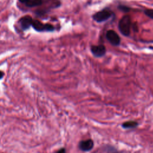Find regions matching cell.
<instances>
[{"instance_id":"8fae6325","label":"cell","mask_w":153,"mask_h":153,"mask_svg":"<svg viewBox=\"0 0 153 153\" xmlns=\"http://www.w3.org/2000/svg\"><path fill=\"white\" fill-rule=\"evenodd\" d=\"M118 8L124 12H128L130 10V8L129 7H128L127 6H126V5H119Z\"/></svg>"},{"instance_id":"7a4b0ae2","label":"cell","mask_w":153,"mask_h":153,"mask_svg":"<svg viewBox=\"0 0 153 153\" xmlns=\"http://www.w3.org/2000/svg\"><path fill=\"white\" fill-rule=\"evenodd\" d=\"M114 16V13L109 8H104L94 13L92 16L93 19L97 23L107 21Z\"/></svg>"},{"instance_id":"277c9868","label":"cell","mask_w":153,"mask_h":153,"mask_svg":"<svg viewBox=\"0 0 153 153\" xmlns=\"http://www.w3.org/2000/svg\"><path fill=\"white\" fill-rule=\"evenodd\" d=\"M106 38L114 46H118L121 42V38L119 35L114 30L110 29L106 32Z\"/></svg>"},{"instance_id":"3957f363","label":"cell","mask_w":153,"mask_h":153,"mask_svg":"<svg viewBox=\"0 0 153 153\" xmlns=\"http://www.w3.org/2000/svg\"><path fill=\"white\" fill-rule=\"evenodd\" d=\"M32 26L37 31L43 32L48 31L51 32L54 30V27L48 23H42L40 21L36 20H33L32 23Z\"/></svg>"},{"instance_id":"4fadbf2b","label":"cell","mask_w":153,"mask_h":153,"mask_svg":"<svg viewBox=\"0 0 153 153\" xmlns=\"http://www.w3.org/2000/svg\"><path fill=\"white\" fill-rule=\"evenodd\" d=\"M56 153H66V149L65 148H62L60 149L59 150H58L56 152Z\"/></svg>"},{"instance_id":"5bb4252c","label":"cell","mask_w":153,"mask_h":153,"mask_svg":"<svg viewBox=\"0 0 153 153\" xmlns=\"http://www.w3.org/2000/svg\"><path fill=\"white\" fill-rule=\"evenodd\" d=\"M4 72H2V71H0V79H1L2 77H3V76H4Z\"/></svg>"},{"instance_id":"8992f818","label":"cell","mask_w":153,"mask_h":153,"mask_svg":"<svg viewBox=\"0 0 153 153\" xmlns=\"http://www.w3.org/2000/svg\"><path fill=\"white\" fill-rule=\"evenodd\" d=\"M94 142L91 139H87L81 140L78 143L79 149L82 151H89L93 148Z\"/></svg>"},{"instance_id":"9c48e42d","label":"cell","mask_w":153,"mask_h":153,"mask_svg":"<svg viewBox=\"0 0 153 153\" xmlns=\"http://www.w3.org/2000/svg\"><path fill=\"white\" fill-rule=\"evenodd\" d=\"M138 126V123L135 121H126L122 124L121 126L123 128L125 129H129V128H134L137 127Z\"/></svg>"},{"instance_id":"6da1fadb","label":"cell","mask_w":153,"mask_h":153,"mask_svg":"<svg viewBox=\"0 0 153 153\" xmlns=\"http://www.w3.org/2000/svg\"><path fill=\"white\" fill-rule=\"evenodd\" d=\"M118 29L124 36H128L130 34L131 27V17L128 15L124 16L119 21Z\"/></svg>"},{"instance_id":"7c38bea8","label":"cell","mask_w":153,"mask_h":153,"mask_svg":"<svg viewBox=\"0 0 153 153\" xmlns=\"http://www.w3.org/2000/svg\"><path fill=\"white\" fill-rule=\"evenodd\" d=\"M107 149H108V153H118V151L116 149H115L114 147L108 146Z\"/></svg>"},{"instance_id":"52a82bcc","label":"cell","mask_w":153,"mask_h":153,"mask_svg":"<svg viewBox=\"0 0 153 153\" xmlns=\"http://www.w3.org/2000/svg\"><path fill=\"white\" fill-rule=\"evenodd\" d=\"M33 19L29 16H26L22 17L20 20V23L22 28L23 30L27 29L30 26H32Z\"/></svg>"},{"instance_id":"5b68a950","label":"cell","mask_w":153,"mask_h":153,"mask_svg":"<svg viewBox=\"0 0 153 153\" xmlns=\"http://www.w3.org/2000/svg\"><path fill=\"white\" fill-rule=\"evenodd\" d=\"M90 51L92 54L96 57H101L103 56L106 52V47L103 44L91 45L90 47Z\"/></svg>"},{"instance_id":"ba28073f","label":"cell","mask_w":153,"mask_h":153,"mask_svg":"<svg viewBox=\"0 0 153 153\" xmlns=\"http://www.w3.org/2000/svg\"><path fill=\"white\" fill-rule=\"evenodd\" d=\"M22 4H24L26 6L28 7H34L36 6L41 5L42 4V1L41 0H23L20 1Z\"/></svg>"},{"instance_id":"30bf717a","label":"cell","mask_w":153,"mask_h":153,"mask_svg":"<svg viewBox=\"0 0 153 153\" xmlns=\"http://www.w3.org/2000/svg\"><path fill=\"white\" fill-rule=\"evenodd\" d=\"M145 14L153 20V9H146L144 10Z\"/></svg>"}]
</instances>
